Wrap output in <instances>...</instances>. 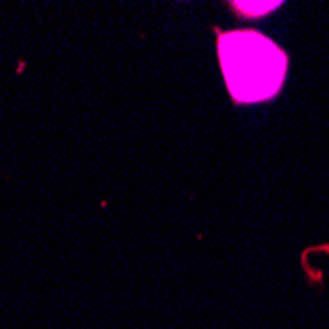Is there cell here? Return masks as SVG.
<instances>
[{"label": "cell", "mask_w": 329, "mask_h": 329, "mask_svg": "<svg viewBox=\"0 0 329 329\" xmlns=\"http://www.w3.org/2000/svg\"><path fill=\"white\" fill-rule=\"evenodd\" d=\"M219 61L227 87L238 103L272 99L286 77V55L274 41L252 30L219 38Z\"/></svg>", "instance_id": "6da1fadb"}]
</instances>
